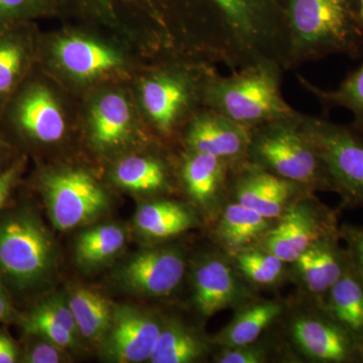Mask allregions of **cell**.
Listing matches in <instances>:
<instances>
[{"mask_svg": "<svg viewBox=\"0 0 363 363\" xmlns=\"http://www.w3.org/2000/svg\"><path fill=\"white\" fill-rule=\"evenodd\" d=\"M52 257L49 234L32 215H13L0 223V272L18 288L44 278Z\"/></svg>", "mask_w": 363, "mask_h": 363, "instance_id": "6da1fadb", "label": "cell"}, {"mask_svg": "<svg viewBox=\"0 0 363 363\" xmlns=\"http://www.w3.org/2000/svg\"><path fill=\"white\" fill-rule=\"evenodd\" d=\"M45 201L54 225L68 230L94 219L107 206L102 188L85 172L69 169L45 177Z\"/></svg>", "mask_w": 363, "mask_h": 363, "instance_id": "7a4b0ae2", "label": "cell"}, {"mask_svg": "<svg viewBox=\"0 0 363 363\" xmlns=\"http://www.w3.org/2000/svg\"><path fill=\"white\" fill-rule=\"evenodd\" d=\"M309 142L346 203L363 206L362 138L344 128L324 124L312 130Z\"/></svg>", "mask_w": 363, "mask_h": 363, "instance_id": "3957f363", "label": "cell"}, {"mask_svg": "<svg viewBox=\"0 0 363 363\" xmlns=\"http://www.w3.org/2000/svg\"><path fill=\"white\" fill-rule=\"evenodd\" d=\"M279 219L260 240V247L286 264H293L316 241L339 234L335 215L312 202H294Z\"/></svg>", "mask_w": 363, "mask_h": 363, "instance_id": "277c9868", "label": "cell"}, {"mask_svg": "<svg viewBox=\"0 0 363 363\" xmlns=\"http://www.w3.org/2000/svg\"><path fill=\"white\" fill-rule=\"evenodd\" d=\"M298 350L318 362H363V342L325 308L297 316L290 325Z\"/></svg>", "mask_w": 363, "mask_h": 363, "instance_id": "5b68a950", "label": "cell"}, {"mask_svg": "<svg viewBox=\"0 0 363 363\" xmlns=\"http://www.w3.org/2000/svg\"><path fill=\"white\" fill-rule=\"evenodd\" d=\"M255 152L277 175L290 182L316 183L322 169H326L309 140L285 128L260 136Z\"/></svg>", "mask_w": 363, "mask_h": 363, "instance_id": "8992f818", "label": "cell"}, {"mask_svg": "<svg viewBox=\"0 0 363 363\" xmlns=\"http://www.w3.org/2000/svg\"><path fill=\"white\" fill-rule=\"evenodd\" d=\"M291 21L309 44L342 47L354 33L347 0H291Z\"/></svg>", "mask_w": 363, "mask_h": 363, "instance_id": "52a82bcc", "label": "cell"}, {"mask_svg": "<svg viewBox=\"0 0 363 363\" xmlns=\"http://www.w3.org/2000/svg\"><path fill=\"white\" fill-rule=\"evenodd\" d=\"M218 98L222 108L235 123H252L289 111L274 78L267 72H255L226 83L219 89Z\"/></svg>", "mask_w": 363, "mask_h": 363, "instance_id": "ba28073f", "label": "cell"}, {"mask_svg": "<svg viewBox=\"0 0 363 363\" xmlns=\"http://www.w3.org/2000/svg\"><path fill=\"white\" fill-rule=\"evenodd\" d=\"M162 328L150 313L131 307L117 308L104 337L105 355L118 363L149 362Z\"/></svg>", "mask_w": 363, "mask_h": 363, "instance_id": "9c48e42d", "label": "cell"}, {"mask_svg": "<svg viewBox=\"0 0 363 363\" xmlns=\"http://www.w3.org/2000/svg\"><path fill=\"white\" fill-rule=\"evenodd\" d=\"M185 271V259L179 250L155 248L133 257L124 266L121 279L133 292L164 297L180 285Z\"/></svg>", "mask_w": 363, "mask_h": 363, "instance_id": "30bf717a", "label": "cell"}, {"mask_svg": "<svg viewBox=\"0 0 363 363\" xmlns=\"http://www.w3.org/2000/svg\"><path fill=\"white\" fill-rule=\"evenodd\" d=\"M193 286L195 305L203 316H213L245 298L242 286L233 267L218 257H207L198 264Z\"/></svg>", "mask_w": 363, "mask_h": 363, "instance_id": "8fae6325", "label": "cell"}, {"mask_svg": "<svg viewBox=\"0 0 363 363\" xmlns=\"http://www.w3.org/2000/svg\"><path fill=\"white\" fill-rule=\"evenodd\" d=\"M13 117L21 133L37 142H58L65 133L63 114L44 86L28 87L18 98Z\"/></svg>", "mask_w": 363, "mask_h": 363, "instance_id": "7c38bea8", "label": "cell"}, {"mask_svg": "<svg viewBox=\"0 0 363 363\" xmlns=\"http://www.w3.org/2000/svg\"><path fill=\"white\" fill-rule=\"evenodd\" d=\"M338 238L339 234L316 241L293 262L298 281L317 297L325 298L350 262L347 250L339 247Z\"/></svg>", "mask_w": 363, "mask_h": 363, "instance_id": "4fadbf2b", "label": "cell"}, {"mask_svg": "<svg viewBox=\"0 0 363 363\" xmlns=\"http://www.w3.org/2000/svg\"><path fill=\"white\" fill-rule=\"evenodd\" d=\"M55 54L66 71L81 79L96 77L121 64L113 50L81 37H67L58 40Z\"/></svg>", "mask_w": 363, "mask_h": 363, "instance_id": "5bb4252c", "label": "cell"}, {"mask_svg": "<svg viewBox=\"0 0 363 363\" xmlns=\"http://www.w3.org/2000/svg\"><path fill=\"white\" fill-rule=\"evenodd\" d=\"M294 187L290 181L271 174L259 173L241 182L235 202L255 210L267 218H279L293 204Z\"/></svg>", "mask_w": 363, "mask_h": 363, "instance_id": "9a60e30c", "label": "cell"}, {"mask_svg": "<svg viewBox=\"0 0 363 363\" xmlns=\"http://www.w3.org/2000/svg\"><path fill=\"white\" fill-rule=\"evenodd\" d=\"M188 143L196 152L219 159L240 156L247 147V133L240 124L220 117H204L193 124Z\"/></svg>", "mask_w": 363, "mask_h": 363, "instance_id": "2e32d148", "label": "cell"}, {"mask_svg": "<svg viewBox=\"0 0 363 363\" xmlns=\"http://www.w3.org/2000/svg\"><path fill=\"white\" fill-rule=\"evenodd\" d=\"M323 307L363 342V274L351 259L325 296Z\"/></svg>", "mask_w": 363, "mask_h": 363, "instance_id": "e0dca14e", "label": "cell"}, {"mask_svg": "<svg viewBox=\"0 0 363 363\" xmlns=\"http://www.w3.org/2000/svg\"><path fill=\"white\" fill-rule=\"evenodd\" d=\"M272 219L234 202L222 212L216 228L219 242L228 252H236L262 240L272 228Z\"/></svg>", "mask_w": 363, "mask_h": 363, "instance_id": "ac0fdd59", "label": "cell"}, {"mask_svg": "<svg viewBox=\"0 0 363 363\" xmlns=\"http://www.w3.org/2000/svg\"><path fill=\"white\" fill-rule=\"evenodd\" d=\"M281 312L283 305L276 301L245 306L217 335L216 342L226 348L255 343Z\"/></svg>", "mask_w": 363, "mask_h": 363, "instance_id": "d6986e66", "label": "cell"}, {"mask_svg": "<svg viewBox=\"0 0 363 363\" xmlns=\"http://www.w3.org/2000/svg\"><path fill=\"white\" fill-rule=\"evenodd\" d=\"M67 301L79 333L90 340L105 337L114 311L106 298L89 289L78 288L72 291Z\"/></svg>", "mask_w": 363, "mask_h": 363, "instance_id": "ffe728a7", "label": "cell"}, {"mask_svg": "<svg viewBox=\"0 0 363 363\" xmlns=\"http://www.w3.org/2000/svg\"><path fill=\"white\" fill-rule=\"evenodd\" d=\"M192 213L179 203L160 201L143 205L135 216V224L152 238H169L188 230L194 224Z\"/></svg>", "mask_w": 363, "mask_h": 363, "instance_id": "44dd1931", "label": "cell"}, {"mask_svg": "<svg viewBox=\"0 0 363 363\" xmlns=\"http://www.w3.org/2000/svg\"><path fill=\"white\" fill-rule=\"evenodd\" d=\"M130 107L125 98L111 93L98 100L91 113L92 138L100 147L123 140L130 125Z\"/></svg>", "mask_w": 363, "mask_h": 363, "instance_id": "7402d4cb", "label": "cell"}, {"mask_svg": "<svg viewBox=\"0 0 363 363\" xmlns=\"http://www.w3.org/2000/svg\"><path fill=\"white\" fill-rule=\"evenodd\" d=\"M142 99L143 106L152 121L161 130H168L185 102V88L175 79H150L143 83Z\"/></svg>", "mask_w": 363, "mask_h": 363, "instance_id": "603a6c76", "label": "cell"}, {"mask_svg": "<svg viewBox=\"0 0 363 363\" xmlns=\"http://www.w3.org/2000/svg\"><path fill=\"white\" fill-rule=\"evenodd\" d=\"M183 177L190 197L200 206H210L220 188L221 159L194 152L184 166Z\"/></svg>", "mask_w": 363, "mask_h": 363, "instance_id": "cb8c5ba5", "label": "cell"}, {"mask_svg": "<svg viewBox=\"0 0 363 363\" xmlns=\"http://www.w3.org/2000/svg\"><path fill=\"white\" fill-rule=\"evenodd\" d=\"M201 339L178 322L164 325L156 348L149 362L152 363L194 362L204 354Z\"/></svg>", "mask_w": 363, "mask_h": 363, "instance_id": "d4e9b609", "label": "cell"}, {"mask_svg": "<svg viewBox=\"0 0 363 363\" xmlns=\"http://www.w3.org/2000/svg\"><path fill=\"white\" fill-rule=\"evenodd\" d=\"M116 183L135 192H150L162 188L164 172L160 162L149 157H130L123 160L114 172Z\"/></svg>", "mask_w": 363, "mask_h": 363, "instance_id": "484cf974", "label": "cell"}, {"mask_svg": "<svg viewBox=\"0 0 363 363\" xmlns=\"http://www.w3.org/2000/svg\"><path fill=\"white\" fill-rule=\"evenodd\" d=\"M234 255L238 271L257 285H274L278 283L285 272L286 262L262 247L245 248Z\"/></svg>", "mask_w": 363, "mask_h": 363, "instance_id": "4316f807", "label": "cell"}, {"mask_svg": "<svg viewBox=\"0 0 363 363\" xmlns=\"http://www.w3.org/2000/svg\"><path fill=\"white\" fill-rule=\"evenodd\" d=\"M125 234L116 225H101L81 234L77 243L79 262L96 264L111 259L123 247Z\"/></svg>", "mask_w": 363, "mask_h": 363, "instance_id": "83f0119b", "label": "cell"}, {"mask_svg": "<svg viewBox=\"0 0 363 363\" xmlns=\"http://www.w3.org/2000/svg\"><path fill=\"white\" fill-rule=\"evenodd\" d=\"M28 49L21 38L0 37V98L13 92L28 63Z\"/></svg>", "mask_w": 363, "mask_h": 363, "instance_id": "f1b7e54d", "label": "cell"}, {"mask_svg": "<svg viewBox=\"0 0 363 363\" xmlns=\"http://www.w3.org/2000/svg\"><path fill=\"white\" fill-rule=\"evenodd\" d=\"M225 13L234 28L243 33L252 32L267 0H213Z\"/></svg>", "mask_w": 363, "mask_h": 363, "instance_id": "f546056e", "label": "cell"}, {"mask_svg": "<svg viewBox=\"0 0 363 363\" xmlns=\"http://www.w3.org/2000/svg\"><path fill=\"white\" fill-rule=\"evenodd\" d=\"M25 327L30 333L39 335L60 347L71 348L75 346L76 334L49 320L30 315L26 319Z\"/></svg>", "mask_w": 363, "mask_h": 363, "instance_id": "4dcf8cb0", "label": "cell"}, {"mask_svg": "<svg viewBox=\"0 0 363 363\" xmlns=\"http://www.w3.org/2000/svg\"><path fill=\"white\" fill-rule=\"evenodd\" d=\"M30 315L54 322L77 335V325H76L68 301L65 298L60 297L48 298L47 301L38 306L30 313Z\"/></svg>", "mask_w": 363, "mask_h": 363, "instance_id": "1f68e13d", "label": "cell"}, {"mask_svg": "<svg viewBox=\"0 0 363 363\" xmlns=\"http://www.w3.org/2000/svg\"><path fill=\"white\" fill-rule=\"evenodd\" d=\"M333 99L350 107L363 117V66L334 93Z\"/></svg>", "mask_w": 363, "mask_h": 363, "instance_id": "d6a6232c", "label": "cell"}, {"mask_svg": "<svg viewBox=\"0 0 363 363\" xmlns=\"http://www.w3.org/2000/svg\"><path fill=\"white\" fill-rule=\"evenodd\" d=\"M45 0H0V25H7L33 16L44 6Z\"/></svg>", "mask_w": 363, "mask_h": 363, "instance_id": "836d02e7", "label": "cell"}, {"mask_svg": "<svg viewBox=\"0 0 363 363\" xmlns=\"http://www.w3.org/2000/svg\"><path fill=\"white\" fill-rule=\"evenodd\" d=\"M219 363H262L267 362V350L255 343L226 348L216 358Z\"/></svg>", "mask_w": 363, "mask_h": 363, "instance_id": "e575fe53", "label": "cell"}, {"mask_svg": "<svg viewBox=\"0 0 363 363\" xmlns=\"http://www.w3.org/2000/svg\"><path fill=\"white\" fill-rule=\"evenodd\" d=\"M339 236L347 243V252L351 260L363 274V228L345 225L339 231Z\"/></svg>", "mask_w": 363, "mask_h": 363, "instance_id": "d590c367", "label": "cell"}, {"mask_svg": "<svg viewBox=\"0 0 363 363\" xmlns=\"http://www.w3.org/2000/svg\"><path fill=\"white\" fill-rule=\"evenodd\" d=\"M62 347L56 344L47 342L35 344L26 354V362L30 363H58L61 362Z\"/></svg>", "mask_w": 363, "mask_h": 363, "instance_id": "8d00e7d4", "label": "cell"}, {"mask_svg": "<svg viewBox=\"0 0 363 363\" xmlns=\"http://www.w3.org/2000/svg\"><path fill=\"white\" fill-rule=\"evenodd\" d=\"M20 174L21 164H14V166L4 171V173L0 174V208L11 194Z\"/></svg>", "mask_w": 363, "mask_h": 363, "instance_id": "74e56055", "label": "cell"}, {"mask_svg": "<svg viewBox=\"0 0 363 363\" xmlns=\"http://www.w3.org/2000/svg\"><path fill=\"white\" fill-rule=\"evenodd\" d=\"M16 312L11 300L0 283V322H11L16 319Z\"/></svg>", "mask_w": 363, "mask_h": 363, "instance_id": "f35d334b", "label": "cell"}, {"mask_svg": "<svg viewBox=\"0 0 363 363\" xmlns=\"http://www.w3.org/2000/svg\"><path fill=\"white\" fill-rule=\"evenodd\" d=\"M18 352L9 339L0 336V363H13L16 362Z\"/></svg>", "mask_w": 363, "mask_h": 363, "instance_id": "ab89813d", "label": "cell"}, {"mask_svg": "<svg viewBox=\"0 0 363 363\" xmlns=\"http://www.w3.org/2000/svg\"><path fill=\"white\" fill-rule=\"evenodd\" d=\"M358 21L363 26V0H359V9H358Z\"/></svg>", "mask_w": 363, "mask_h": 363, "instance_id": "60d3db41", "label": "cell"}, {"mask_svg": "<svg viewBox=\"0 0 363 363\" xmlns=\"http://www.w3.org/2000/svg\"><path fill=\"white\" fill-rule=\"evenodd\" d=\"M0 162H1V156H0Z\"/></svg>", "mask_w": 363, "mask_h": 363, "instance_id": "b9f144b4", "label": "cell"}, {"mask_svg": "<svg viewBox=\"0 0 363 363\" xmlns=\"http://www.w3.org/2000/svg\"><path fill=\"white\" fill-rule=\"evenodd\" d=\"M0 336H1V335H0Z\"/></svg>", "mask_w": 363, "mask_h": 363, "instance_id": "7bdbcfd3", "label": "cell"}]
</instances>
